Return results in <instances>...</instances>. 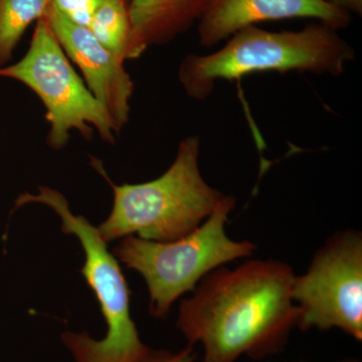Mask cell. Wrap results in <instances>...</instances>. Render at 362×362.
Listing matches in <instances>:
<instances>
[{"mask_svg":"<svg viewBox=\"0 0 362 362\" xmlns=\"http://www.w3.org/2000/svg\"><path fill=\"white\" fill-rule=\"evenodd\" d=\"M294 277L291 267L273 259L221 267L181 301L178 328L190 344L202 343L204 362L277 354L297 323Z\"/></svg>","mask_w":362,"mask_h":362,"instance_id":"cell-1","label":"cell"},{"mask_svg":"<svg viewBox=\"0 0 362 362\" xmlns=\"http://www.w3.org/2000/svg\"><path fill=\"white\" fill-rule=\"evenodd\" d=\"M354 58L356 52L338 30L318 21L282 32L252 25L233 33L218 51L187 54L178 69V78L188 97L204 100L213 94L218 81L232 82L265 71L339 76Z\"/></svg>","mask_w":362,"mask_h":362,"instance_id":"cell-2","label":"cell"},{"mask_svg":"<svg viewBox=\"0 0 362 362\" xmlns=\"http://www.w3.org/2000/svg\"><path fill=\"white\" fill-rule=\"evenodd\" d=\"M201 138L188 136L178 145L168 170L147 182L117 185L112 211L97 228L106 243L136 235L170 242L187 235L214 213L226 194L204 180L199 168Z\"/></svg>","mask_w":362,"mask_h":362,"instance_id":"cell-3","label":"cell"},{"mask_svg":"<svg viewBox=\"0 0 362 362\" xmlns=\"http://www.w3.org/2000/svg\"><path fill=\"white\" fill-rule=\"evenodd\" d=\"M44 204L62 221L66 235L78 238L85 254L82 274L96 295L107 325L103 339L96 340L87 332L66 331L62 339L76 362H144L152 350L140 339L130 311L131 292L113 252L102 239L97 228L83 216L71 213L69 202L58 190L40 187L37 194H23L16 206Z\"/></svg>","mask_w":362,"mask_h":362,"instance_id":"cell-4","label":"cell"},{"mask_svg":"<svg viewBox=\"0 0 362 362\" xmlns=\"http://www.w3.org/2000/svg\"><path fill=\"white\" fill-rule=\"evenodd\" d=\"M235 202L232 195H225L199 228L180 239L154 242L128 235L112 252L144 279L152 316H168L176 300L194 291L209 273L256 252V245L250 240H232L226 232Z\"/></svg>","mask_w":362,"mask_h":362,"instance_id":"cell-5","label":"cell"},{"mask_svg":"<svg viewBox=\"0 0 362 362\" xmlns=\"http://www.w3.org/2000/svg\"><path fill=\"white\" fill-rule=\"evenodd\" d=\"M0 77L23 83L40 98L47 110V143L52 148L65 147L71 131L90 140L96 130L104 141L115 142L111 117L74 70L45 18L37 21L25 57L1 66Z\"/></svg>","mask_w":362,"mask_h":362,"instance_id":"cell-6","label":"cell"},{"mask_svg":"<svg viewBox=\"0 0 362 362\" xmlns=\"http://www.w3.org/2000/svg\"><path fill=\"white\" fill-rule=\"evenodd\" d=\"M292 298L301 330L338 328L362 339V235L335 233L316 252L306 273L295 275Z\"/></svg>","mask_w":362,"mask_h":362,"instance_id":"cell-7","label":"cell"},{"mask_svg":"<svg viewBox=\"0 0 362 362\" xmlns=\"http://www.w3.org/2000/svg\"><path fill=\"white\" fill-rule=\"evenodd\" d=\"M45 21L64 52L84 75L86 85L103 105L117 133L129 121L134 83L124 61L107 49L84 26L75 25L51 6Z\"/></svg>","mask_w":362,"mask_h":362,"instance_id":"cell-8","label":"cell"},{"mask_svg":"<svg viewBox=\"0 0 362 362\" xmlns=\"http://www.w3.org/2000/svg\"><path fill=\"white\" fill-rule=\"evenodd\" d=\"M310 18L339 30L351 16L325 0H209L197 23L199 45L213 47L247 26L266 21Z\"/></svg>","mask_w":362,"mask_h":362,"instance_id":"cell-9","label":"cell"},{"mask_svg":"<svg viewBox=\"0 0 362 362\" xmlns=\"http://www.w3.org/2000/svg\"><path fill=\"white\" fill-rule=\"evenodd\" d=\"M209 0H126L131 25L130 59L152 45L168 44L199 23Z\"/></svg>","mask_w":362,"mask_h":362,"instance_id":"cell-10","label":"cell"},{"mask_svg":"<svg viewBox=\"0 0 362 362\" xmlns=\"http://www.w3.org/2000/svg\"><path fill=\"white\" fill-rule=\"evenodd\" d=\"M49 7L51 0H0V68L11 61L23 33Z\"/></svg>","mask_w":362,"mask_h":362,"instance_id":"cell-11","label":"cell"},{"mask_svg":"<svg viewBox=\"0 0 362 362\" xmlns=\"http://www.w3.org/2000/svg\"><path fill=\"white\" fill-rule=\"evenodd\" d=\"M88 28L118 58L130 59L131 25L126 0H104Z\"/></svg>","mask_w":362,"mask_h":362,"instance_id":"cell-12","label":"cell"},{"mask_svg":"<svg viewBox=\"0 0 362 362\" xmlns=\"http://www.w3.org/2000/svg\"><path fill=\"white\" fill-rule=\"evenodd\" d=\"M104 0H51V6L66 20L89 28L93 16Z\"/></svg>","mask_w":362,"mask_h":362,"instance_id":"cell-13","label":"cell"},{"mask_svg":"<svg viewBox=\"0 0 362 362\" xmlns=\"http://www.w3.org/2000/svg\"><path fill=\"white\" fill-rule=\"evenodd\" d=\"M195 354L192 346L181 350L180 352L166 351V350H160V351H151L148 358L144 362H194Z\"/></svg>","mask_w":362,"mask_h":362,"instance_id":"cell-14","label":"cell"},{"mask_svg":"<svg viewBox=\"0 0 362 362\" xmlns=\"http://www.w3.org/2000/svg\"><path fill=\"white\" fill-rule=\"evenodd\" d=\"M325 1L337 8L346 11L350 16L352 13L356 14V16L362 14V0H325Z\"/></svg>","mask_w":362,"mask_h":362,"instance_id":"cell-15","label":"cell"},{"mask_svg":"<svg viewBox=\"0 0 362 362\" xmlns=\"http://www.w3.org/2000/svg\"><path fill=\"white\" fill-rule=\"evenodd\" d=\"M349 362H354V361H349Z\"/></svg>","mask_w":362,"mask_h":362,"instance_id":"cell-16","label":"cell"}]
</instances>
